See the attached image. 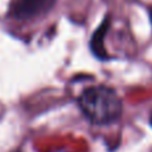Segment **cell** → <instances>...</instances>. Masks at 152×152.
<instances>
[{
    "instance_id": "4",
    "label": "cell",
    "mask_w": 152,
    "mask_h": 152,
    "mask_svg": "<svg viewBox=\"0 0 152 152\" xmlns=\"http://www.w3.org/2000/svg\"><path fill=\"white\" fill-rule=\"evenodd\" d=\"M150 20H151V24H152V7L150 8Z\"/></svg>"
},
{
    "instance_id": "2",
    "label": "cell",
    "mask_w": 152,
    "mask_h": 152,
    "mask_svg": "<svg viewBox=\"0 0 152 152\" xmlns=\"http://www.w3.org/2000/svg\"><path fill=\"white\" fill-rule=\"evenodd\" d=\"M58 0H19L11 10V16L19 21H29L45 16Z\"/></svg>"
},
{
    "instance_id": "3",
    "label": "cell",
    "mask_w": 152,
    "mask_h": 152,
    "mask_svg": "<svg viewBox=\"0 0 152 152\" xmlns=\"http://www.w3.org/2000/svg\"><path fill=\"white\" fill-rule=\"evenodd\" d=\"M108 26H110L108 19H104V21L94 32V35L91 37V42H89V47H91V51L94 52V55L96 58L102 59V60H107L108 59L105 48H104V39H105V34L108 31Z\"/></svg>"
},
{
    "instance_id": "5",
    "label": "cell",
    "mask_w": 152,
    "mask_h": 152,
    "mask_svg": "<svg viewBox=\"0 0 152 152\" xmlns=\"http://www.w3.org/2000/svg\"><path fill=\"white\" fill-rule=\"evenodd\" d=\"M150 123H151V126H152V113H151V116H150Z\"/></svg>"
},
{
    "instance_id": "6",
    "label": "cell",
    "mask_w": 152,
    "mask_h": 152,
    "mask_svg": "<svg viewBox=\"0 0 152 152\" xmlns=\"http://www.w3.org/2000/svg\"><path fill=\"white\" fill-rule=\"evenodd\" d=\"M13 152H20V151H13Z\"/></svg>"
},
{
    "instance_id": "1",
    "label": "cell",
    "mask_w": 152,
    "mask_h": 152,
    "mask_svg": "<svg viewBox=\"0 0 152 152\" xmlns=\"http://www.w3.org/2000/svg\"><path fill=\"white\" fill-rule=\"evenodd\" d=\"M79 107L91 123L105 126L121 116L123 105L115 89L107 86H94L84 89L79 96Z\"/></svg>"
}]
</instances>
